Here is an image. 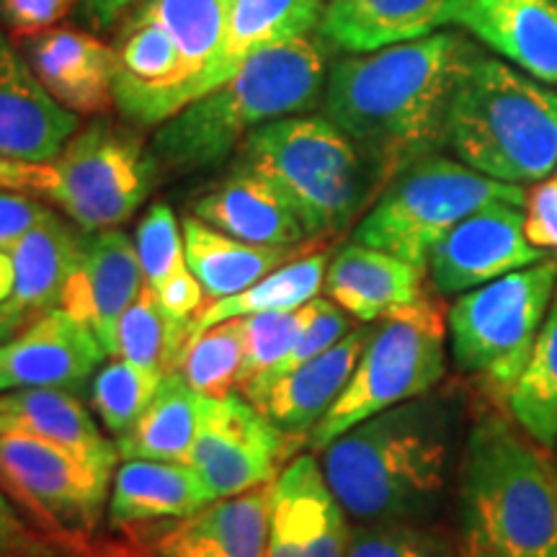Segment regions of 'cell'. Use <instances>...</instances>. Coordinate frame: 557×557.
I'll return each mask as SVG.
<instances>
[{
	"mask_svg": "<svg viewBox=\"0 0 557 557\" xmlns=\"http://www.w3.org/2000/svg\"><path fill=\"white\" fill-rule=\"evenodd\" d=\"M305 444L308 438L276 429L240 393L201 398L189 468L199 472L214 498L238 496L274 483Z\"/></svg>",
	"mask_w": 557,
	"mask_h": 557,
	"instance_id": "cell-12",
	"label": "cell"
},
{
	"mask_svg": "<svg viewBox=\"0 0 557 557\" xmlns=\"http://www.w3.org/2000/svg\"><path fill=\"white\" fill-rule=\"evenodd\" d=\"M472 398L447 382L382 410L320 449V468L354 524H431L462 462Z\"/></svg>",
	"mask_w": 557,
	"mask_h": 557,
	"instance_id": "cell-1",
	"label": "cell"
},
{
	"mask_svg": "<svg viewBox=\"0 0 557 557\" xmlns=\"http://www.w3.org/2000/svg\"><path fill=\"white\" fill-rule=\"evenodd\" d=\"M230 169L259 176L282 194L310 240L336 238L380 194L357 143L325 114L284 116L253 129Z\"/></svg>",
	"mask_w": 557,
	"mask_h": 557,
	"instance_id": "cell-5",
	"label": "cell"
},
{
	"mask_svg": "<svg viewBox=\"0 0 557 557\" xmlns=\"http://www.w3.org/2000/svg\"><path fill=\"white\" fill-rule=\"evenodd\" d=\"M457 24L542 83H557V0H465Z\"/></svg>",
	"mask_w": 557,
	"mask_h": 557,
	"instance_id": "cell-25",
	"label": "cell"
},
{
	"mask_svg": "<svg viewBox=\"0 0 557 557\" xmlns=\"http://www.w3.org/2000/svg\"><path fill=\"white\" fill-rule=\"evenodd\" d=\"M39 199L24 191H0V246L18 240L50 214Z\"/></svg>",
	"mask_w": 557,
	"mask_h": 557,
	"instance_id": "cell-43",
	"label": "cell"
},
{
	"mask_svg": "<svg viewBox=\"0 0 557 557\" xmlns=\"http://www.w3.org/2000/svg\"><path fill=\"white\" fill-rule=\"evenodd\" d=\"M312 312H315V299H310L302 308L256 312V315L240 318L243 333H246V361H243L240 387L287 357L292 346L302 336V331L308 329Z\"/></svg>",
	"mask_w": 557,
	"mask_h": 557,
	"instance_id": "cell-35",
	"label": "cell"
},
{
	"mask_svg": "<svg viewBox=\"0 0 557 557\" xmlns=\"http://www.w3.org/2000/svg\"><path fill=\"white\" fill-rule=\"evenodd\" d=\"M329 70V47L320 34L269 47L220 88L160 124L152 156L171 173L214 169L235 156L253 129L318 109Z\"/></svg>",
	"mask_w": 557,
	"mask_h": 557,
	"instance_id": "cell-4",
	"label": "cell"
},
{
	"mask_svg": "<svg viewBox=\"0 0 557 557\" xmlns=\"http://www.w3.org/2000/svg\"><path fill=\"white\" fill-rule=\"evenodd\" d=\"M21 431L65 449L88 468L114 475L116 444H111L81 395L60 387H26L0 393V434Z\"/></svg>",
	"mask_w": 557,
	"mask_h": 557,
	"instance_id": "cell-24",
	"label": "cell"
},
{
	"mask_svg": "<svg viewBox=\"0 0 557 557\" xmlns=\"http://www.w3.org/2000/svg\"><path fill=\"white\" fill-rule=\"evenodd\" d=\"M111 480L70 451L21 431L0 434V487L47 532L94 549Z\"/></svg>",
	"mask_w": 557,
	"mask_h": 557,
	"instance_id": "cell-11",
	"label": "cell"
},
{
	"mask_svg": "<svg viewBox=\"0 0 557 557\" xmlns=\"http://www.w3.org/2000/svg\"><path fill=\"white\" fill-rule=\"evenodd\" d=\"M201 395L178 372H165L156 398L127 434L116 438L120 459H160L189 465L199 429Z\"/></svg>",
	"mask_w": 557,
	"mask_h": 557,
	"instance_id": "cell-30",
	"label": "cell"
},
{
	"mask_svg": "<svg viewBox=\"0 0 557 557\" xmlns=\"http://www.w3.org/2000/svg\"><path fill=\"white\" fill-rule=\"evenodd\" d=\"M459 557H557V462L504 410H478L457 472Z\"/></svg>",
	"mask_w": 557,
	"mask_h": 557,
	"instance_id": "cell-3",
	"label": "cell"
},
{
	"mask_svg": "<svg viewBox=\"0 0 557 557\" xmlns=\"http://www.w3.org/2000/svg\"><path fill=\"white\" fill-rule=\"evenodd\" d=\"M274 483L218 498L186 519L165 521L145 537L150 557H267Z\"/></svg>",
	"mask_w": 557,
	"mask_h": 557,
	"instance_id": "cell-20",
	"label": "cell"
},
{
	"mask_svg": "<svg viewBox=\"0 0 557 557\" xmlns=\"http://www.w3.org/2000/svg\"><path fill=\"white\" fill-rule=\"evenodd\" d=\"M81 240L83 233L50 212L18 240L0 246V344L62 308Z\"/></svg>",
	"mask_w": 557,
	"mask_h": 557,
	"instance_id": "cell-13",
	"label": "cell"
},
{
	"mask_svg": "<svg viewBox=\"0 0 557 557\" xmlns=\"http://www.w3.org/2000/svg\"><path fill=\"white\" fill-rule=\"evenodd\" d=\"M323 0H227L222 81L233 78L246 62L269 47L287 45L318 32Z\"/></svg>",
	"mask_w": 557,
	"mask_h": 557,
	"instance_id": "cell-29",
	"label": "cell"
},
{
	"mask_svg": "<svg viewBox=\"0 0 557 557\" xmlns=\"http://www.w3.org/2000/svg\"><path fill=\"white\" fill-rule=\"evenodd\" d=\"M504 410L519 429H524L542 447L557 442V289L542 325L532 359L521 374L517 387L508 395Z\"/></svg>",
	"mask_w": 557,
	"mask_h": 557,
	"instance_id": "cell-32",
	"label": "cell"
},
{
	"mask_svg": "<svg viewBox=\"0 0 557 557\" xmlns=\"http://www.w3.org/2000/svg\"><path fill=\"white\" fill-rule=\"evenodd\" d=\"M90 553L94 549L73 545L24 517L0 487V557H90Z\"/></svg>",
	"mask_w": 557,
	"mask_h": 557,
	"instance_id": "cell-40",
	"label": "cell"
},
{
	"mask_svg": "<svg viewBox=\"0 0 557 557\" xmlns=\"http://www.w3.org/2000/svg\"><path fill=\"white\" fill-rule=\"evenodd\" d=\"M50 169L45 197L83 233H96L124 225L145 205L160 165L135 132L101 116L67 139Z\"/></svg>",
	"mask_w": 557,
	"mask_h": 557,
	"instance_id": "cell-10",
	"label": "cell"
},
{
	"mask_svg": "<svg viewBox=\"0 0 557 557\" xmlns=\"http://www.w3.org/2000/svg\"><path fill=\"white\" fill-rule=\"evenodd\" d=\"M372 336V323L348 331L336 346L305 361L287 377L269 387V393L253 403L276 429L292 436L310 438L312 429L341 398L359 364L361 351Z\"/></svg>",
	"mask_w": 557,
	"mask_h": 557,
	"instance_id": "cell-26",
	"label": "cell"
},
{
	"mask_svg": "<svg viewBox=\"0 0 557 557\" xmlns=\"http://www.w3.org/2000/svg\"><path fill=\"white\" fill-rule=\"evenodd\" d=\"M346 557H459L457 540L434 524H354Z\"/></svg>",
	"mask_w": 557,
	"mask_h": 557,
	"instance_id": "cell-36",
	"label": "cell"
},
{
	"mask_svg": "<svg viewBox=\"0 0 557 557\" xmlns=\"http://www.w3.org/2000/svg\"><path fill=\"white\" fill-rule=\"evenodd\" d=\"M90 557H150L148 553H137V549H124V547H103V549H96L90 553Z\"/></svg>",
	"mask_w": 557,
	"mask_h": 557,
	"instance_id": "cell-46",
	"label": "cell"
},
{
	"mask_svg": "<svg viewBox=\"0 0 557 557\" xmlns=\"http://www.w3.org/2000/svg\"><path fill=\"white\" fill-rule=\"evenodd\" d=\"M145 287L135 240L120 227L83 233L62 308L86 323L109 357H116V329Z\"/></svg>",
	"mask_w": 557,
	"mask_h": 557,
	"instance_id": "cell-16",
	"label": "cell"
},
{
	"mask_svg": "<svg viewBox=\"0 0 557 557\" xmlns=\"http://www.w3.org/2000/svg\"><path fill=\"white\" fill-rule=\"evenodd\" d=\"M426 278L423 267L351 240L329 261L323 289L331 302L359 323H374L426 297Z\"/></svg>",
	"mask_w": 557,
	"mask_h": 557,
	"instance_id": "cell-23",
	"label": "cell"
},
{
	"mask_svg": "<svg viewBox=\"0 0 557 557\" xmlns=\"http://www.w3.org/2000/svg\"><path fill=\"white\" fill-rule=\"evenodd\" d=\"M52 184L50 163H29L0 152V191H24L45 197Z\"/></svg>",
	"mask_w": 557,
	"mask_h": 557,
	"instance_id": "cell-44",
	"label": "cell"
},
{
	"mask_svg": "<svg viewBox=\"0 0 557 557\" xmlns=\"http://www.w3.org/2000/svg\"><path fill=\"white\" fill-rule=\"evenodd\" d=\"M116 357L139 369H148V372H169L165 367V323L148 287H143L139 297L120 320Z\"/></svg>",
	"mask_w": 557,
	"mask_h": 557,
	"instance_id": "cell-39",
	"label": "cell"
},
{
	"mask_svg": "<svg viewBox=\"0 0 557 557\" xmlns=\"http://www.w3.org/2000/svg\"><path fill=\"white\" fill-rule=\"evenodd\" d=\"M18 47L41 86L73 114L96 116L114 107L120 54L96 34L52 26L18 37Z\"/></svg>",
	"mask_w": 557,
	"mask_h": 557,
	"instance_id": "cell-18",
	"label": "cell"
},
{
	"mask_svg": "<svg viewBox=\"0 0 557 557\" xmlns=\"http://www.w3.org/2000/svg\"><path fill=\"white\" fill-rule=\"evenodd\" d=\"M143 0H81L83 18L90 29L109 32L129 16Z\"/></svg>",
	"mask_w": 557,
	"mask_h": 557,
	"instance_id": "cell-45",
	"label": "cell"
},
{
	"mask_svg": "<svg viewBox=\"0 0 557 557\" xmlns=\"http://www.w3.org/2000/svg\"><path fill=\"white\" fill-rule=\"evenodd\" d=\"M103 357L109 354L94 331L58 308L0 344V393L60 387L78 395Z\"/></svg>",
	"mask_w": 557,
	"mask_h": 557,
	"instance_id": "cell-17",
	"label": "cell"
},
{
	"mask_svg": "<svg viewBox=\"0 0 557 557\" xmlns=\"http://www.w3.org/2000/svg\"><path fill=\"white\" fill-rule=\"evenodd\" d=\"M165 374L148 372L116 357L96 372L90 382V406L99 413L103 429L120 438L148 410Z\"/></svg>",
	"mask_w": 557,
	"mask_h": 557,
	"instance_id": "cell-34",
	"label": "cell"
},
{
	"mask_svg": "<svg viewBox=\"0 0 557 557\" xmlns=\"http://www.w3.org/2000/svg\"><path fill=\"white\" fill-rule=\"evenodd\" d=\"M346 511L315 455H297L271 491L267 557H346Z\"/></svg>",
	"mask_w": 557,
	"mask_h": 557,
	"instance_id": "cell-15",
	"label": "cell"
},
{
	"mask_svg": "<svg viewBox=\"0 0 557 557\" xmlns=\"http://www.w3.org/2000/svg\"><path fill=\"white\" fill-rule=\"evenodd\" d=\"M214 500V493L189 465L124 459L111 480L107 521L114 532H127L186 519Z\"/></svg>",
	"mask_w": 557,
	"mask_h": 557,
	"instance_id": "cell-22",
	"label": "cell"
},
{
	"mask_svg": "<svg viewBox=\"0 0 557 557\" xmlns=\"http://www.w3.org/2000/svg\"><path fill=\"white\" fill-rule=\"evenodd\" d=\"M78 129L81 116L52 99L21 47L0 26V152L52 163Z\"/></svg>",
	"mask_w": 557,
	"mask_h": 557,
	"instance_id": "cell-19",
	"label": "cell"
},
{
	"mask_svg": "<svg viewBox=\"0 0 557 557\" xmlns=\"http://www.w3.org/2000/svg\"><path fill=\"white\" fill-rule=\"evenodd\" d=\"M348 331H354L348 312L341 310L338 305L331 302L329 297L325 299L315 297V312H312V320L308 323V329L302 331V336H299L297 344L292 346V351L282 361H278L276 367H271L269 372L248 380L246 385L240 387V395L250 403L263 398V395L269 393L271 385H276L278 380L287 377L289 372H295V369L302 367L305 361L315 359L318 354L329 351V348L336 346Z\"/></svg>",
	"mask_w": 557,
	"mask_h": 557,
	"instance_id": "cell-38",
	"label": "cell"
},
{
	"mask_svg": "<svg viewBox=\"0 0 557 557\" xmlns=\"http://www.w3.org/2000/svg\"><path fill=\"white\" fill-rule=\"evenodd\" d=\"M184 246L186 267L199 284L205 287L207 297L225 299L238 292L253 287L271 271L284 267L292 259L310 253L325 240H310L302 246H253V243L238 240L225 235L222 230L207 225L205 220L184 218Z\"/></svg>",
	"mask_w": 557,
	"mask_h": 557,
	"instance_id": "cell-28",
	"label": "cell"
},
{
	"mask_svg": "<svg viewBox=\"0 0 557 557\" xmlns=\"http://www.w3.org/2000/svg\"><path fill=\"white\" fill-rule=\"evenodd\" d=\"M545 259H549L547 250L527 238L524 207L491 205L438 240L426 274L436 295H462Z\"/></svg>",
	"mask_w": 557,
	"mask_h": 557,
	"instance_id": "cell-14",
	"label": "cell"
},
{
	"mask_svg": "<svg viewBox=\"0 0 557 557\" xmlns=\"http://www.w3.org/2000/svg\"><path fill=\"white\" fill-rule=\"evenodd\" d=\"M329 261L331 250L323 243V246L310 250L308 256H299V259H292L284 263V267L274 269L269 276H263L261 282H256L253 287L243 289L233 297L214 299L212 305H207V308L194 318L186 341L194 338L201 331L212 329V325L225 323V320L256 315V312L302 308V305L315 299L318 292L323 289Z\"/></svg>",
	"mask_w": 557,
	"mask_h": 557,
	"instance_id": "cell-31",
	"label": "cell"
},
{
	"mask_svg": "<svg viewBox=\"0 0 557 557\" xmlns=\"http://www.w3.org/2000/svg\"><path fill=\"white\" fill-rule=\"evenodd\" d=\"M243 361H246V333H243V320L235 318L186 341L171 369L201 398H225L240 389Z\"/></svg>",
	"mask_w": 557,
	"mask_h": 557,
	"instance_id": "cell-33",
	"label": "cell"
},
{
	"mask_svg": "<svg viewBox=\"0 0 557 557\" xmlns=\"http://www.w3.org/2000/svg\"><path fill=\"white\" fill-rule=\"evenodd\" d=\"M465 0H331L318 34L333 50L377 52L457 24Z\"/></svg>",
	"mask_w": 557,
	"mask_h": 557,
	"instance_id": "cell-21",
	"label": "cell"
},
{
	"mask_svg": "<svg viewBox=\"0 0 557 557\" xmlns=\"http://www.w3.org/2000/svg\"><path fill=\"white\" fill-rule=\"evenodd\" d=\"M480 54L462 34L436 32L333 62L323 114L357 143L380 191L406 165L447 145L451 99Z\"/></svg>",
	"mask_w": 557,
	"mask_h": 557,
	"instance_id": "cell-2",
	"label": "cell"
},
{
	"mask_svg": "<svg viewBox=\"0 0 557 557\" xmlns=\"http://www.w3.org/2000/svg\"><path fill=\"white\" fill-rule=\"evenodd\" d=\"M557 289V259L462 292L447 310L451 359L487 400L506 406L532 359Z\"/></svg>",
	"mask_w": 557,
	"mask_h": 557,
	"instance_id": "cell-7",
	"label": "cell"
},
{
	"mask_svg": "<svg viewBox=\"0 0 557 557\" xmlns=\"http://www.w3.org/2000/svg\"><path fill=\"white\" fill-rule=\"evenodd\" d=\"M447 308L431 295L374 320L351 380L312 429L308 447L325 449L367 418L442 385L447 377Z\"/></svg>",
	"mask_w": 557,
	"mask_h": 557,
	"instance_id": "cell-9",
	"label": "cell"
},
{
	"mask_svg": "<svg viewBox=\"0 0 557 557\" xmlns=\"http://www.w3.org/2000/svg\"><path fill=\"white\" fill-rule=\"evenodd\" d=\"M191 214L253 246L310 243L308 230L282 194L271 189L267 181L238 169H230L220 186L194 201Z\"/></svg>",
	"mask_w": 557,
	"mask_h": 557,
	"instance_id": "cell-27",
	"label": "cell"
},
{
	"mask_svg": "<svg viewBox=\"0 0 557 557\" xmlns=\"http://www.w3.org/2000/svg\"><path fill=\"white\" fill-rule=\"evenodd\" d=\"M491 205L527 207L524 186L491 178L462 160L431 152L387 181L357 222L351 240L426 269L438 240Z\"/></svg>",
	"mask_w": 557,
	"mask_h": 557,
	"instance_id": "cell-8",
	"label": "cell"
},
{
	"mask_svg": "<svg viewBox=\"0 0 557 557\" xmlns=\"http://www.w3.org/2000/svg\"><path fill=\"white\" fill-rule=\"evenodd\" d=\"M527 238L542 250H557V176L527 194Z\"/></svg>",
	"mask_w": 557,
	"mask_h": 557,
	"instance_id": "cell-42",
	"label": "cell"
},
{
	"mask_svg": "<svg viewBox=\"0 0 557 557\" xmlns=\"http://www.w3.org/2000/svg\"><path fill=\"white\" fill-rule=\"evenodd\" d=\"M447 148L506 184L547 178L557 169V90L480 54L451 99Z\"/></svg>",
	"mask_w": 557,
	"mask_h": 557,
	"instance_id": "cell-6",
	"label": "cell"
},
{
	"mask_svg": "<svg viewBox=\"0 0 557 557\" xmlns=\"http://www.w3.org/2000/svg\"><path fill=\"white\" fill-rule=\"evenodd\" d=\"M135 248L148 289H158L186 269L184 227L178 225L176 214L165 201L150 205L148 212L139 218Z\"/></svg>",
	"mask_w": 557,
	"mask_h": 557,
	"instance_id": "cell-37",
	"label": "cell"
},
{
	"mask_svg": "<svg viewBox=\"0 0 557 557\" xmlns=\"http://www.w3.org/2000/svg\"><path fill=\"white\" fill-rule=\"evenodd\" d=\"M73 5L75 0H0V26L18 39L58 26Z\"/></svg>",
	"mask_w": 557,
	"mask_h": 557,
	"instance_id": "cell-41",
	"label": "cell"
}]
</instances>
